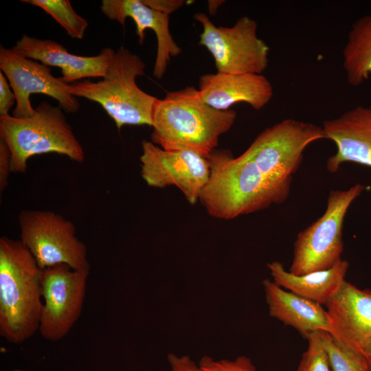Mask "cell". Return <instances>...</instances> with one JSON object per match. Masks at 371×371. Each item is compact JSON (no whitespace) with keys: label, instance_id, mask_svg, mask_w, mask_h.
I'll return each instance as SVG.
<instances>
[{"label":"cell","instance_id":"obj_10","mask_svg":"<svg viewBox=\"0 0 371 371\" xmlns=\"http://www.w3.org/2000/svg\"><path fill=\"white\" fill-rule=\"evenodd\" d=\"M89 269L75 270L66 264H59L43 269V302L38 331L45 340H61L79 319Z\"/></svg>","mask_w":371,"mask_h":371},{"label":"cell","instance_id":"obj_22","mask_svg":"<svg viewBox=\"0 0 371 371\" xmlns=\"http://www.w3.org/2000/svg\"><path fill=\"white\" fill-rule=\"evenodd\" d=\"M332 371H370L366 357L338 342L330 334L321 331Z\"/></svg>","mask_w":371,"mask_h":371},{"label":"cell","instance_id":"obj_28","mask_svg":"<svg viewBox=\"0 0 371 371\" xmlns=\"http://www.w3.org/2000/svg\"><path fill=\"white\" fill-rule=\"evenodd\" d=\"M148 7L160 12L170 14L183 6V0H142Z\"/></svg>","mask_w":371,"mask_h":371},{"label":"cell","instance_id":"obj_23","mask_svg":"<svg viewBox=\"0 0 371 371\" xmlns=\"http://www.w3.org/2000/svg\"><path fill=\"white\" fill-rule=\"evenodd\" d=\"M306 339L308 346L302 355L296 371H332L321 331L309 335Z\"/></svg>","mask_w":371,"mask_h":371},{"label":"cell","instance_id":"obj_8","mask_svg":"<svg viewBox=\"0 0 371 371\" xmlns=\"http://www.w3.org/2000/svg\"><path fill=\"white\" fill-rule=\"evenodd\" d=\"M194 19L203 26L199 44L214 57L217 72L261 74L266 69L269 47L258 36L255 20L245 16L225 27H216L204 13Z\"/></svg>","mask_w":371,"mask_h":371},{"label":"cell","instance_id":"obj_21","mask_svg":"<svg viewBox=\"0 0 371 371\" xmlns=\"http://www.w3.org/2000/svg\"><path fill=\"white\" fill-rule=\"evenodd\" d=\"M43 9L73 38L81 39L89 25L88 21L77 14L68 0H21Z\"/></svg>","mask_w":371,"mask_h":371},{"label":"cell","instance_id":"obj_20","mask_svg":"<svg viewBox=\"0 0 371 371\" xmlns=\"http://www.w3.org/2000/svg\"><path fill=\"white\" fill-rule=\"evenodd\" d=\"M342 56L350 85L357 87L368 80L371 75V14L363 15L352 24Z\"/></svg>","mask_w":371,"mask_h":371},{"label":"cell","instance_id":"obj_25","mask_svg":"<svg viewBox=\"0 0 371 371\" xmlns=\"http://www.w3.org/2000/svg\"><path fill=\"white\" fill-rule=\"evenodd\" d=\"M11 89L7 78L0 71V117L9 115L16 102L15 94Z\"/></svg>","mask_w":371,"mask_h":371},{"label":"cell","instance_id":"obj_31","mask_svg":"<svg viewBox=\"0 0 371 371\" xmlns=\"http://www.w3.org/2000/svg\"><path fill=\"white\" fill-rule=\"evenodd\" d=\"M14 371H23V370H14Z\"/></svg>","mask_w":371,"mask_h":371},{"label":"cell","instance_id":"obj_19","mask_svg":"<svg viewBox=\"0 0 371 371\" xmlns=\"http://www.w3.org/2000/svg\"><path fill=\"white\" fill-rule=\"evenodd\" d=\"M348 267V262L341 259L328 269L295 275L285 270L278 261L267 264L272 280L276 284L322 305H326L346 280Z\"/></svg>","mask_w":371,"mask_h":371},{"label":"cell","instance_id":"obj_4","mask_svg":"<svg viewBox=\"0 0 371 371\" xmlns=\"http://www.w3.org/2000/svg\"><path fill=\"white\" fill-rule=\"evenodd\" d=\"M145 64L139 56L120 47L102 80L71 84V93L100 104L120 129L125 125L152 126L158 98L140 89L136 78L144 74Z\"/></svg>","mask_w":371,"mask_h":371},{"label":"cell","instance_id":"obj_15","mask_svg":"<svg viewBox=\"0 0 371 371\" xmlns=\"http://www.w3.org/2000/svg\"><path fill=\"white\" fill-rule=\"evenodd\" d=\"M326 139L337 146L328 157L327 170L334 173L345 162L371 167V106H357L339 117L325 120L322 126Z\"/></svg>","mask_w":371,"mask_h":371},{"label":"cell","instance_id":"obj_13","mask_svg":"<svg viewBox=\"0 0 371 371\" xmlns=\"http://www.w3.org/2000/svg\"><path fill=\"white\" fill-rule=\"evenodd\" d=\"M333 337L364 357L371 352V290L345 280L325 305Z\"/></svg>","mask_w":371,"mask_h":371},{"label":"cell","instance_id":"obj_14","mask_svg":"<svg viewBox=\"0 0 371 371\" xmlns=\"http://www.w3.org/2000/svg\"><path fill=\"white\" fill-rule=\"evenodd\" d=\"M12 49L21 56L39 60L47 67L60 68V78L67 84L86 78H103L115 53L112 48L104 47L97 56H78L69 53L56 41L38 39L27 34L16 41Z\"/></svg>","mask_w":371,"mask_h":371},{"label":"cell","instance_id":"obj_7","mask_svg":"<svg viewBox=\"0 0 371 371\" xmlns=\"http://www.w3.org/2000/svg\"><path fill=\"white\" fill-rule=\"evenodd\" d=\"M20 240L42 269L66 264L73 269L90 268L86 245L74 224L48 210H25L19 216Z\"/></svg>","mask_w":371,"mask_h":371},{"label":"cell","instance_id":"obj_1","mask_svg":"<svg viewBox=\"0 0 371 371\" xmlns=\"http://www.w3.org/2000/svg\"><path fill=\"white\" fill-rule=\"evenodd\" d=\"M208 159L210 174L199 201L211 216L233 219L281 203L289 194L291 181L267 177L243 154L214 150Z\"/></svg>","mask_w":371,"mask_h":371},{"label":"cell","instance_id":"obj_24","mask_svg":"<svg viewBox=\"0 0 371 371\" xmlns=\"http://www.w3.org/2000/svg\"><path fill=\"white\" fill-rule=\"evenodd\" d=\"M198 363L202 371H258L252 360L245 355L234 359H215L205 355Z\"/></svg>","mask_w":371,"mask_h":371},{"label":"cell","instance_id":"obj_11","mask_svg":"<svg viewBox=\"0 0 371 371\" xmlns=\"http://www.w3.org/2000/svg\"><path fill=\"white\" fill-rule=\"evenodd\" d=\"M0 69L15 94L16 107L12 116L25 118L32 115V93H42L56 100L66 113H75L80 103L71 93V86L54 77L51 69L36 60L21 56L12 49L0 47Z\"/></svg>","mask_w":371,"mask_h":371},{"label":"cell","instance_id":"obj_27","mask_svg":"<svg viewBox=\"0 0 371 371\" xmlns=\"http://www.w3.org/2000/svg\"><path fill=\"white\" fill-rule=\"evenodd\" d=\"M167 360L171 371H202L199 363L188 355L169 353Z\"/></svg>","mask_w":371,"mask_h":371},{"label":"cell","instance_id":"obj_3","mask_svg":"<svg viewBox=\"0 0 371 371\" xmlns=\"http://www.w3.org/2000/svg\"><path fill=\"white\" fill-rule=\"evenodd\" d=\"M43 269L21 240L0 238V335L20 344L39 329Z\"/></svg>","mask_w":371,"mask_h":371},{"label":"cell","instance_id":"obj_26","mask_svg":"<svg viewBox=\"0 0 371 371\" xmlns=\"http://www.w3.org/2000/svg\"><path fill=\"white\" fill-rule=\"evenodd\" d=\"M11 171V155L5 142L0 138V192H2L8 183Z\"/></svg>","mask_w":371,"mask_h":371},{"label":"cell","instance_id":"obj_16","mask_svg":"<svg viewBox=\"0 0 371 371\" xmlns=\"http://www.w3.org/2000/svg\"><path fill=\"white\" fill-rule=\"evenodd\" d=\"M100 9L110 20L116 21L122 25L125 24L128 17L132 19L136 25V34L139 44L144 42L146 29L155 32L157 49L153 75L161 79L171 57L181 52L170 32L169 15L148 7L142 0H102Z\"/></svg>","mask_w":371,"mask_h":371},{"label":"cell","instance_id":"obj_2","mask_svg":"<svg viewBox=\"0 0 371 371\" xmlns=\"http://www.w3.org/2000/svg\"><path fill=\"white\" fill-rule=\"evenodd\" d=\"M236 115L233 109L220 111L206 104L194 87L169 91L155 105L151 142L166 150L191 151L208 158Z\"/></svg>","mask_w":371,"mask_h":371},{"label":"cell","instance_id":"obj_12","mask_svg":"<svg viewBox=\"0 0 371 371\" xmlns=\"http://www.w3.org/2000/svg\"><path fill=\"white\" fill-rule=\"evenodd\" d=\"M142 146L141 176L147 185L157 188L175 186L190 204L196 203L209 179L208 158L191 151L166 150L146 140Z\"/></svg>","mask_w":371,"mask_h":371},{"label":"cell","instance_id":"obj_9","mask_svg":"<svg viewBox=\"0 0 371 371\" xmlns=\"http://www.w3.org/2000/svg\"><path fill=\"white\" fill-rule=\"evenodd\" d=\"M321 139H326L322 126L284 119L260 133L243 155L251 159L267 177L291 181L306 148Z\"/></svg>","mask_w":371,"mask_h":371},{"label":"cell","instance_id":"obj_29","mask_svg":"<svg viewBox=\"0 0 371 371\" xmlns=\"http://www.w3.org/2000/svg\"><path fill=\"white\" fill-rule=\"evenodd\" d=\"M223 2V1H208L207 3L210 14H216L217 9Z\"/></svg>","mask_w":371,"mask_h":371},{"label":"cell","instance_id":"obj_17","mask_svg":"<svg viewBox=\"0 0 371 371\" xmlns=\"http://www.w3.org/2000/svg\"><path fill=\"white\" fill-rule=\"evenodd\" d=\"M199 90L206 104L220 111L238 102L260 110L273 95L271 83L262 74H205L200 77Z\"/></svg>","mask_w":371,"mask_h":371},{"label":"cell","instance_id":"obj_5","mask_svg":"<svg viewBox=\"0 0 371 371\" xmlns=\"http://www.w3.org/2000/svg\"><path fill=\"white\" fill-rule=\"evenodd\" d=\"M63 111L43 102L30 117H0V138L10 152L12 172H25L27 160L36 155L54 153L78 163L84 161V150Z\"/></svg>","mask_w":371,"mask_h":371},{"label":"cell","instance_id":"obj_30","mask_svg":"<svg viewBox=\"0 0 371 371\" xmlns=\"http://www.w3.org/2000/svg\"><path fill=\"white\" fill-rule=\"evenodd\" d=\"M366 360H367V363H368V368H369V370L370 371H371V352L367 355L365 357Z\"/></svg>","mask_w":371,"mask_h":371},{"label":"cell","instance_id":"obj_6","mask_svg":"<svg viewBox=\"0 0 371 371\" xmlns=\"http://www.w3.org/2000/svg\"><path fill=\"white\" fill-rule=\"evenodd\" d=\"M366 188L357 183L348 190L330 191L324 214L298 234L289 272L302 275L328 269L341 259L345 216L351 203Z\"/></svg>","mask_w":371,"mask_h":371},{"label":"cell","instance_id":"obj_18","mask_svg":"<svg viewBox=\"0 0 371 371\" xmlns=\"http://www.w3.org/2000/svg\"><path fill=\"white\" fill-rule=\"evenodd\" d=\"M269 315L297 330L306 338L323 331L333 335V328L322 304L287 291L273 280L262 281Z\"/></svg>","mask_w":371,"mask_h":371}]
</instances>
